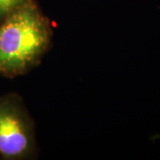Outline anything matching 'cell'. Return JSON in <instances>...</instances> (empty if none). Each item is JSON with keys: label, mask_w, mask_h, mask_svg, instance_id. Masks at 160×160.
Masks as SVG:
<instances>
[{"label": "cell", "mask_w": 160, "mask_h": 160, "mask_svg": "<svg viewBox=\"0 0 160 160\" xmlns=\"http://www.w3.org/2000/svg\"><path fill=\"white\" fill-rule=\"evenodd\" d=\"M48 43L47 22L27 0L0 25V73L14 76L23 72L37 62Z\"/></svg>", "instance_id": "obj_1"}, {"label": "cell", "mask_w": 160, "mask_h": 160, "mask_svg": "<svg viewBox=\"0 0 160 160\" xmlns=\"http://www.w3.org/2000/svg\"><path fill=\"white\" fill-rule=\"evenodd\" d=\"M34 149L31 123L14 99L0 98V155L8 159L23 158Z\"/></svg>", "instance_id": "obj_2"}, {"label": "cell", "mask_w": 160, "mask_h": 160, "mask_svg": "<svg viewBox=\"0 0 160 160\" xmlns=\"http://www.w3.org/2000/svg\"><path fill=\"white\" fill-rule=\"evenodd\" d=\"M27 0H0V18L6 17Z\"/></svg>", "instance_id": "obj_3"}]
</instances>
